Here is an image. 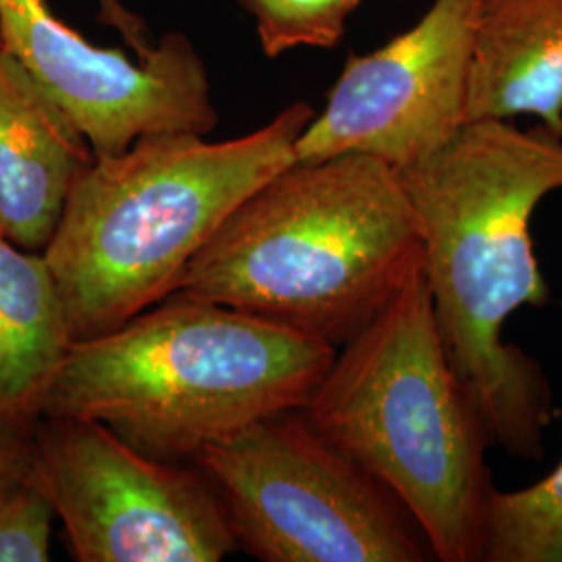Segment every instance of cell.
Masks as SVG:
<instances>
[{
	"mask_svg": "<svg viewBox=\"0 0 562 562\" xmlns=\"http://www.w3.org/2000/svg\"><path fill=\"white\" fill-rule=\"evenodd\" d=\"M27 483L78 562H220L240 550L196 464L148 457L92 419L38 417Z\"/></svg>",
	"mask_w": 562,
	"mask_h": 562,
	"instance_id": "52a82bcc",
	"label": "cell"
},
{
	"mask_svg": "<svg viewBox=\"0 0 562 562\" xmlns=\"http://www.w3.org/2000/svg\"><path fill=\"white\" fill-rule=\"evenodd\" d=\"M0 38L80 127L94 157L125 153L150 134L217 127L209 71L192 42L167 34L146 59L94 46L46 0H0Z\"/></svg>",
	"mask_w": 562,
	"mask_h": 562,
	"instance_id": "9c48e42d",
	"label": "cell"
},
{
	"mask_svg": "<svg viewBox=\"0 0 562 562\" xmlns=\"http://www.w3.org/2000/svg\"><path fill=\"white\" fill-rule=\"evenodd\" d=\"M92 161L80 127L0 42V232L42 252Z\"/></svg>",
	"mask_w": 562,
	"mask_h": 562,
	"instance_id": "30bf717a",
	"label": "cell"
},
{
	"mask_svg": "<svg viewBox=\"0 0 562 562\" xmlns=\"http://www.w3.org/2000/svg\"><path fill=\"white\" fill-rule=\"evenodd\" d=\"M313 117L306 102H294L232 140L150 134L121 155L94 157L42 250L74 341L113 331L169 299L225 220L296 162L294 146Z\"/></svg>",
	"mask_w": 562,
	"mask_h": 562,
	"instance_id": "3957f363",
	"label": "cell"
},
{
	"mask_svg": "<svg viewBox=\"0 0 562 562\" xmlns=\"http://www.w3.org/2000/svg\"><path fill=\"white\" fill-rule=\"evenodd\" d=\"M299 413L396 494L436 561H482L492 438L448 361L423 267L338 348Z\"/></svg>",
	"mask_w": 562,
	"mask_h": 562,
	"instance_id": "5b68a950",
	"label": "cell"
},
{
	"mask_svg": "<svg viewBox=\"0 0 562 562\" xmlns=\"http://www.w3.org/2000/svg\"><path fill=\"white\" fill-rule=\"evenodd\" d=\"M480 0H434L417 25L369 55H350L296 162L367 155L394 169L442 148L462 125Z\"/></svg>",
	"mask_w": 562,
	"mask_h": 562,
	"instance_id": "ba28073f",
	"label": "cell"
},
{
	"mask_svg": "<svg viewBox=\"0 0 562 562\" xmlns=\"http://www.w3.org/2000/svg\"><path fill=\"white\" fill-rule=\"evenodd\" d=\"M71 341L44 255L0 232V425L34 427Z\"/></svg>",
	"mask_w": 562,
	"mask_h": 562,
	"instance_id": "7c38bea8",
	"label": "cell"
},
{
	"mask_svg": "<svg viewBox=\"0 0 562 562\" xmlns=\"http://www.w3.org/2000/svg\"><path fill=\"white\" fill-rule=\"evenodd\" d=\"M338 348L215 302L169 296L117 329L71 341L41 417L92 419L159 461L301 411Z\"/></svg>",
	"mask_w": 562,
	"mask_h": 562,
	"instance_id": "277c9868",
	"label": "cell"
},
{
	"mask_svg": "<svg viewBox=\"0 0 562 562\" xmlns=\"http://www.w3.org/2000/svg\"><path fill=\"white\" fill-rule=\"evenodd\" d=\"M32 429L0 425V501L27 482L32 464Z\"/></svg>",
	"mask_w": 562,
	"mask_h": 562,
	"instance_id": "2e32d148",
	"label": "cell"
},
{
	"mask_svg": "<svg viewBox=\"0 0 562 562\" xmlns=\"http://www.w3.org/2000/svg\"><path fill=\"white\" fill-rule=\"evenodd\" d=\"M99 2V20L104 25H111L113 30H117L125 44L136 50L138 59H144L153 53V42L148 27L138 13L130 11L121 0H97Z\"/></svg>",
	"mask_w": 562,
	"mask_h": 562,
	"instance_id": "e0dca14e",
	"label": "cell"
},
{
	"mask_svg": "<svg viewBox=\"0 0 562 562\" xmlns=\"http://www.w3.org/2000/svg\"><path fill=\"white\" fill-rule=\"evenodd\" d=\"M257 23L262 53L280 57L299 46L334 48L361 0H238Z\"/></svg>",
	"mask_w": 562,
	"mask_h": 562,
	"instance_id": "5bb4252c",
	"label": "cell"
},
{
	"mask_svg": "<svg viewBox=\"0 0 562 562\" xmlns=\"http://www.w3.org/2000/svg\"><path fill=\"white\" fill-rule=\"evenodd\" d=\"M194 464L238 548L262 562H423L431 548L380 480L285 411L209 443Z\"/></svg>",
	"mask_w": 562,
	"mask_h": 562,
	"instance_id": "8992f818",
	"label": "cell"
},
{
	"mask_svg": "<svg viewBox=\"0 0 562 562\" xmlns=\"http://www.w3.org/2000/svg\"><path fill=\"white\" fill-rule=\"evenodd\" d=\"M419 267L422 229L398 171L340 155L294 162L262 183L188 262L173 296L341 348Z\"/></svg>",
	"mask_w": 562,
	"mask_h": 562,
	"instance_id": "7a4b0ae2",
	"label": "cell"
},
{
	"mask_svg": "<svg viewBox=\"0 0 562 562\" xmlns=\"http://www.w3.org/2000/svg\"><path fill=\"white\" fill-rule=\"evenodd\" d=\"M55 510L25 482L0 501V562H46L50 559Z\"/></svg>",
	"mask_w": 562,
	"mask_h": 562,
	"instance_id": "9a60e30c",
	"label": "cell"
},
{
	"mask_svg": "<svg viewBox=\"0 0 562 562\" xmlns=\"http://www.w3.org/2000/svg\"><path fill=\"white\" fill-rule=\"evenodd\" d=\"M519 115L562 138V0H480L464 120Z\"/></svg>",
	"mask_w": 562,
	"mask_h": 562,
	"instance_id": "8fae6325",
	"label": "cell"
},
{
	"mask_svg": "<svg viewBox=\"0 0 562 562\" xmlns=\"http://www.w3.org/2000/svg\"><path fill=\"white\" fill-rule=\"evenodd\" d=\"M401 176L423 238V271L443 348L487 425L492 443L542 459L552 392L540 362L504 344V323L543 306L533 252L538 204L562 190V138L543 125L469 121Z\"/></svg>",
	"mask_w": 562,
	"mask_h": 562,
	"instance_id": "6da1fadb",
	"label": "cell"
},
{
	"mask_svg": "<svg viewBox=\"0 0 562 562\" xmlns=\"http://www.w3.org/2000/svg\"><path fill=\"white\" fill-rule=\"evenodd\" d=\"M482 561L562 562V459L533 485L492 490Z\"/></svg>",
	"mask_w": 562,
	"mask_h": 562,
	"instance_id": "4fadbf2b",
	"label": "cell"
},
{
	"mask_svg": "<svg viewBox=\"0 0 562 562\" xmlns=\"http://www.w3.org/2000/svg\"><path fill=\"white\" fill-rule=\"evenodd\" d=\"M0 42H2V38H0Z\"/></svg>",
	"mask_w": 562,
	"mask_h": 562,
	"instance_id": "ac0fdd59",
	"label": "cell"
}]
</instances>
